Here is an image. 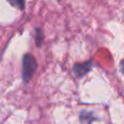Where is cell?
<instances>
[{
  "label": "cell",
  "mask_w": 124,
  "mask_h": 124,
  "mask_svg": "<svg viewBox=\"0 0 124 124\" xmlns=\"http://www.w3.org/2000/svg\"><path fill=\"white\" fill-rule=\"evenodd\" d=\"M37 68V61L31 54H25L22 60V77L24 81H28Z\"/></svg>",
  "instance_id": "1"
},
{
  "label": "cell",
  "mask_w": 124,
  "mask_h": 124,
  "mask_svg": "<svg viewBox=\"0 0 124 124\" xmlns=\"http://www.w3.org/2000/svg\"><path fill=\"white\" fill-rule=\"evenodd\" d=\"M91 69H92L91 61H87V62H83V63L75 64L73 70H74V73L78 77H82L83 75H85L86 73H88Z\"/></svg>",
  "instance_id": "2"
},
{
  "label": "cell",
  "mask_w": 124,
  "mask_h": 124,
  "mask_svg": "<svg viewBox=\"0 0 124 124\" xmlns=\"http://www.w3.org/2000/svg\"><path fill=\"white\" fill-rule=\"evenodd\" d=\"M12 6L17 8V9H22L24 7V0H7Z\"/></svg>",
  "instance_id": "3"
},
{
  "label": "cell",
  "mask_w": 124,
  "mask_h": 124,
  "mask_svg": "<svg viewBox=\"0 0 124 124\" xmlns=\"http://www.w3.org/2000/svg\"><path fill=\"white\" fill-rule=\"evenodd\" d=\"M37 32H38V34H37V39H38L39 37L41 38V37H42V34H41V30H40V29H38V30H37ZM40 44H41V41H40V40H39V41L37 40V46H40Z\"/></svg>",
  "instance_id": "4"
}]
</instances>
